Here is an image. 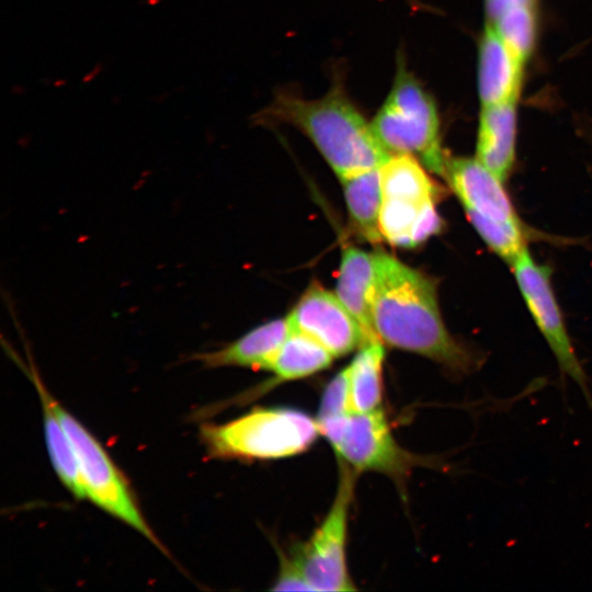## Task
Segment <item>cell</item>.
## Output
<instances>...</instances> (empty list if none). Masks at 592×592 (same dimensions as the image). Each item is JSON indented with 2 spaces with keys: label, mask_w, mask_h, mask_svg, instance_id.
Returning a JSON list of instances; mask_svg holds the SVG:
<instances>
[{
  "label": "cell",
  "mask_w": 592,
  "mask_h": 592,
  "mask_svg": "<svg viewBox=\"0 0 592 592\" xmlns=\"http://www.w3.org/2000/svg\"><path fill=\"white\" fill-rule=\"evenodd\" d=\"M374 254L371 310L380 342L424 356L455 378L477 372L485 357L446 329L436 283L388 253L374 251Z\"/></svg>",
  "instance_id": "obj_1"
},
{
  "label": "cell",
  "mask_w": 592,
  "mask_h": 592,
  "mask_svg": "<svg viewBox=\"0 0 592 592\" xmlns=\"http://www.w3.org/2000/svg\"><path fill=\"white\" fill-rule=\"evenodd\" d=\"M254 121L262 125L287 124L300 130L340 180L379 168L391 156L340 81L318 99L280 91Z\"/></svg>",
  "instance_id": "obj_2"
},
{
  "label": "cell",
  "mask_w": 592,
  "mask_h": 592,
  "mask_svg": "<svg viewBox=\"0 0 592 592\" xmlns=\"http://www.w3.org/2000/svg\"><path fill=\"white\" fill-rule=\"evenodd\" d=\"M319 435L317 419L289 407H258L228 422L200 429L209 458L243 462L298 455Z\"/></svg>",
  "instance_id": "obj_3"
},
{
  "label": "cell",
  "mask_w": 592,
  "mask_h": 592,
  "mask_svg": "<svg viewBox=\"0 0 592 592\" xmlns=\"http://www.w3.org/2000/svg\"><path fill=\"white\" fill-rule=\"evenodd\" d=\"M371 126L390 155L413 156L429 171L444 178L446 156L441 146L436 103L400 56L392 86Z\"/></svg>",
  "instance_id": "obj_4"
},
{
  "label": "cell",
  "mask_w": 592,
  "mask_h": 592,
  "mask_svg": "<svg viewBox=\"0 0 592 592\" xmlns=\"http://www.w3.org/2000/svg\"><path fill=\"white\" fill-rule=\"evenodd\" d=\"M413 156L391 155L380 167L383 204L379 227L391 246L414 248L437 234L441 189Z\"/></svg>",
  "instance_id": "obj_5"
},
{
  "label": "cell",
  "mask_w": 592,
  "mask_h": 592,
  "mask_svg": "<svg viewBox=\"0 0 592 592\" xmlns=\"http://www.w3.org/2000/svg\"><path fill=\"white\" fill-rule=\"evenodd\" d=\"M54 408L72 444L87 499L168 555V550L143 515L127 478L105 448L56 399Z\"/></svg>",
  "instance_id": "obj_6"
},
{
  "label": "cell",
  "mask_w": 592,
  "mask_h": 592,
  "mask_svg": "<svg viewBox=\"0 0 592 592\" xmlns=\"http://www.w3.org/2000/svg\"><path fill=\"white\" fill-rule=\"evenodd\" d=\"M318 426L339 460L357 474L375 471L398 482L422 463L397 443L382 408L318 421Z\"/></svg>",
  "instance_id": "obj_7"
},
{
  "label": "cell",
  "mask_w": 592,
  "mask_h": 592,
  "mask_svg": "<svg viewBox=\"0 0 592 592\" xmlns=\"http://www.w3.org/2000/svg\"><path fill=\"white\" fill-rule=\"evenodd\" d=\"M357 473L340 462L333 502L310 537L289 551L312 591H354L346 562L349 512Z\"/></svg>",
  "instance_id": "obj_8"
},
{
  "label": "cell",
  "mask_w": 592,
  "mask_h": 592,
  "mask_svg": "<svg viewBox=\"0 0 592 592\" xmlns=\"http://www.w3.org/2000/svg\"><path fill=\"white\" fill-rule=\"evenodd\" d=\"M534 321L549 345L562 377L571 378L592 409L588 376L579 361L550 284L551 271L534 261L527 247L511 264Z\"/></svg>",
  "instance_id": "obj_9"
},
{
  "label": "cell",
  "mask_w": 592,
  "mask_h": 592,
  "mask_svg": "<svg viewBox=\"0 0 592 592\" xmlns=\"http://www.w3.org/2000/svg\"><path fill=\"white\" fill-rule=\"evenodd\" d=\"M291 329L307 334L334 357L367 344L356 319L335 293L311 285L287 316Z\"/></svg>",
  "instance_id": "obj_10"
},
{
  "label": "cell",
  "mask_w": 592,
  "mask_h": 592,
  "mask_svg": "<svg viewBox=\"0 0 592 592\" xmlns=\"http://www.w3.org/2000/svg\"><path fill=\"white\" fill-rule=\"evenodd\" d=\"M443 179L460 201L466 216L523 226L503 182L476 158L446 157Z\"/></svg>",
  "instance_id": "obj_11"
},
{
  "label": "cell",
  "mask_w": 592,
  "mask_h": 592,
  "mask_svg": "<svg viewBox=\"0 0 592 592\" xmlns=\"http://www.w3.org/2000/svg\"><path fill=\"white\" fill-rule=\"evenodd\" d=\"M524 66L487 23L478 54L477 78L481 106L519 100Z\"/></svg>",
  "instance_id": "obj_12"
},
{
  "label": "cell",
  "mask_w": 592,
  "mask_h": 592,
  "mask_svg": "<svg viewBox=\"0 0 592 592\" xmlns=\"http://www.w3.org/2000/svg\"><path fill=\"white\" fill-rule=\"evenodd\" d=\"M291 330L287 317L271 320L218 350L194 354L192 360L209 368L237 366L269 371Z\"/></svg>",
  "instance_id": "obj_13"
},
{
  "label": "cell",
  "mask_w": 592,
  "mask_h": 592,
  "mask_svg": "<svg viewBox=\"0 0 592 592\" xmlns=\"http://www.w3.org/2000/svg\"><path fill=\"white\" fill-rule=\"evenodd\" d=\"M517 100L481 106L476 159L500 181L508 180L515 161Z\"/></svg>",
  "instance_id": "obj_14"
},
{
  "label": "cell",
  "mask_w": 592,
  "mask_h": 592,
  "mask_svg": "<svg viewBox=\"0 0 592 592\" xmlns=\"http://www.w3.org/2000/svg\"><path fill=\"white\" fill-rule=\"evenodd\" d=\"M374 277V252L353 246L343 249L335 295L358 322L367 343L380 341L374 330L371 310Z\"/></svg>",
  "instance_id": "obj_15"
},
{
  "label": "cell",
  "mask_w": 592,
  "mask_h": 592,
  "mask_svg": "<svg viewBox=\"0 0 592 592\" xmlns=\"http://www.w3.org/2000/svg\"><path fill=\"white\" fill-rule=\"evenodd\" d=\"M24 371L35 386L42 403L46 446L55 473L75 499H87L72 444L54 408L55 398L46 388L33 362H30V368L24 367Z\"/></svg>",
  "instance_id": "obj_16"
},
{
  "label": "cell",
  "mask_w": 592,
  "mask_h": 592,
  "mask_svg": "<svg viewBox=\"0 0 592 592\" xmlns=\"http://www.w3.org/2000/svg\"><path fill=\"white\" fill-rule=\"evenodd\" d=\"M351 223L362 238L378 243L384 240L379 227L383 191L380 167L340 180Z\"/></svg>",
  "instance_id": "obj_17"
},
{
  "label": "cell",
  "mask_w": 592,
  "mask_h": 592,
  "mask_svg": "<svg viewBox=\"0 0 592 592\" xmlns=\"http://www.w3.org/2000/svg\"><path fill=\"white\" fill-rule=\"evenodd\" d=\"M332 358L334 356L316 340L291 330L269 368L273 377L267 388L315 375L328 368Z\"/></svg>",
  "instance_id": "obj_18"
},
{
  "label": "cell",
  "mask_w": 592,
  "mask_h": 592,
  "mask_svg": "<svg viewBox=\"0 0 592 592\" xmlns=\"http://www.w3.org/2000/svg\"><path fill=\"white\" fill-rule=\"evenodd\" d=\"M384 346L380 341L364 344L348 365L350 400L355 413L382 408Z\"/></svg>",
  "instance_id": "obj_19"
},
{
  "label": "cell",
  "mask_w": 592,
  "mask_h": 592,
  "mask_svg": "<svg viewBox=\"0 0 592 592\" xmlns=\"http://www.w3.org/2000/svg\"><path fill=\"white\" fill-rule=\"evenodd\" d=\"M488 24L525 65L534 49L536 39L535 0L503 7L488 18Z\"/></svg>",
  "instance_id": "obj_20"
},
{
  "label": "cell",
  "mask_w": 592,
  "mask_h": 592,
  "mask_svg": "<svg viewBox=\"0 0 592 592\" xmlns=\"http://www.w3.org/2000/svg\"><path fill=\"white\" fill-rule=\"evenodd\" d=\"M353 413L350 400L349 369H341L326 386L321 397L318 421L338 419Z\"/></svg>",
  "instance_id": "obj_21"
},
{
  "label": "cell",
  "mask_w": 592,
  "mask_h": 592,
  "mask_svg": "<svg viewBox=\"0 0 592 592\" xmlns=\"http://www.w3.org/2000/svg\"><path fill=\"white\" fill-rule=\"evenodd\" d=\"M280 555V571L272 587L273 591L305 590L312 591L301 570L291 555L283 551Z\"/></svg>",
  "instance_id": "obj_22"
}]
</instances>
